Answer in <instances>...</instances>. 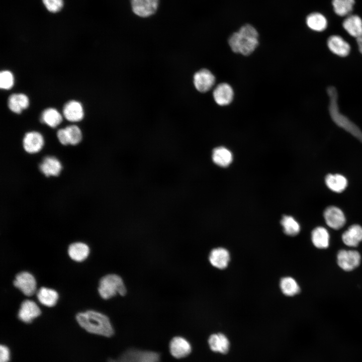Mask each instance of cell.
I'll list each match as a JSON object with an SVG mask.
<instances>
[{
    "label": "cell",
    "instance_id": "cell-4",
    "mask_svg": "<svg viewBox=\"0 0 362 362\" xmlns=\"http://www.w3.org/2000/svg\"><path fill=\"white\" fill-rule=\"evenodd\" d=\"M98 292L101 297L107 300L117 294L125 296L127 289L122 278L116 274H108L102 277L99 282Z\"/></svg>",
    "mask_w": 362,
    "mask_h": 362
},
{
    "label": "cell",
    "instance_id": "cell-25",
    "mask_svg": "<svg viewBox=\"0 0 362 362\" xmlns=\"http://www.w3.org/2000/svg\"><path fill=\"white\" fill-rule=\"evenodd\" d=\"M212 159L217 165L226 167L232 162V154L230 151L225 147H218L213 151Z\"/></svg>",
    "mask_w": 362,
    "mask_h": 362
},
{
    "label": "cell",
    "instance_id": "cell-28",
    "mask_svg": "<svg viewBox=\"0 0 362 362\" xmlns=\"http://www.w3.org/2000/svg\"><path fill=\"white\" fill-rule=\"evenodd\" d=\"M331 4L334 13L337 16L345 17L351 14L355 0H332Z\"/></svg>",
    "mask_w": 362,
    "mask_h": 362
},
{
    "label": "cell",
    "instance_id": "cell-35",
    "mask_svg": "<svg viewBox=\"0 0 362 362\" xmlns=\"http://www.w3.org/2000/svg\"><path fill=\"white\" fill-rule=\"evenodd\" d=\"M11 359V352L9 348L5 344L0 346V362H9Z\"/></svg>",
    "mask_w": 362,
    "mask_h": 362
},
{
    "label": "cell",
    "instance_id": "cell-15",
    "mask_svg": "<svg viewBox=\"0 0 362 362\" xmlns=\"http://www.w3.org/2000/svg\"><path fill=\"white\" fill-rule=\"evenodd\" d=\"M213 95L215 102L219 106H224L232 102L234 92L230 84L224 82L219 84L215 87Z\"/></svg>",
    "mask_w": 362,
    "mask_h": 362
},
{
    "label": "cell",
    "instance_id": "cell-10",
    "mask_svg": "<svg viewBox=\"0 0 362 362\" xmlns=\"http://www.w3.org/2000/svg\"><path fill=\"white\" fill-rule=\"evenodd\" d=\"M169 351L175 358H182L187 356L192 351V346L185 338L175 336L172 338L169 345Z\"/></svg>",
    "mask_w": 362,
    "mask_h": 362
},
{
    "label": "cell",
    "instance_id": "cell-27",
    "mask_svg": "<svg viewBox=\"0 0 362 362\" xmlns=\"http://www.w3.org/2000/svg\"><path fill=\"white\" fill-rule=\"evenodd\" d=\"M37 296L42 304L48 307L54 306L58 298V295L55 290L45 287H41L38 290Z\"/></svg>",
    "mask_w": 362,
    "mask_h": 362
},
{
    "label": "cell",
    "instance_id": "cell-14",
    "mask_svg": "<svg viewBox=\"0 0 362 362\" xmlns=\"http://www.w3.org/2000/svg\"><path fill=\"white\" fill-rule=\"evenodd\" d=\"M40 314L41 310L36 304L31 300H26L21 304L18 316L22 322L29 323Z\"/></svg>",
    "mask_w": 362,
    "mask_h": 362
},
{
    "label": "cell",
    "instance_id": "cell-32",
    "mask_svg": "<svg viewBox=\"0 0 362 362\" xmlns=\"http://www.w3.org/2000/svg\"><path fill=\"white\" fill-rule=\"evenodd\" d=\"M69 141V144L75 145L78 144L82 139V133L80 128L74 125L65 128Z\"/></svg>",
    "mask_w": 362,
    "mask_h": 362
},
{
    "label": "cell",
    "instance_id": "cell-26",
    "mask_svg": "<svg viewBox=\"0 0 362 362\" xmlns=\"http://www.w3.org/2000/svg\"><path fill=\"white\" fill-rule=\"evenodd\" d=\"M325 183L332 191L341 193L346 188L347 181L346 178L341 174H329L325 177Z\"/></svg>",
    "mask_w": 362,
    "mask_h": 362
},
{
    "label": "cell",
    "instance_id": "cell-24",
    "mask_svg": "<svg viewBox=\"0 0 362 362\" xmlns=\"http://www.w3.org/2000/svg\"><path fill=\"white\" fill-rule=\"evenodd\" d=\"M88 246L82 242H75L71 244L68 249V252L71 259L76 261H82L88 255Z\"/></svg>",
    "mask_w": 362,
    "mask_h": 362
},
{
    "label": "cell",
    "instance_id": "cell-2",
    "mask_svg": "<svg viewBox=\"0 0 362 362\" xmlns=\"http://www.w3.org/2000/svg\"><path fill=\"white\" fill-rule=\"evenodd\" d=\"M228 44L233 52L249 55L258 45V33L252 25H244L230 36Z\"/></svg>",
    "mask_w": 362,
    "mask_h": 362
},
{
    "label": "cell",
    "instance_id": "cell-21",
    "mask_svg": "<svg viewBox=\"0 0 362 362\" xmlns=\"http://www.w3.org/2000/svg\"><path fill=\"white\" fill-rule=\"evenodd\" d=\"M306 23L309 29L316 32H322L326 29L328 26L327 18L319 12L309 14L306 18Z\"/></svg>",
    "mask_w": 362,
    "mask_h": 362
},
{
    "label": "cell",
    "instance_id": "cell-12",
    "mask_svg": "<svg viewBox=\"0 0 362 362\" xmlns=\"http://www.w3.org/2000/svg\"><path fill=\"white\" fill-rule=\"evenodd\" d=\"M44 140L43 136L36 131L27 133L23 140V146L27 153L33 154L40 151L43 148Z\"/></svg>",
    "mask_w": 362,
    "mask_h": 362
},
{
    "label": "cell",
    "instance_id": "cell-13",
    "mask_svg": "<svg viewBox=\"0 0 362 362\" xmlns=\"http://www.w3.org/2000/svg\"><path fill=\"white\" fill-rule=\"evenodd\" d=\"M327 45L331 52L340 57L347 56L350 51L349 44L338 35L329 36L327 40Z\"/></svg>",
    "mask_w": 362,
    "mask_h": 362
},
{
    "label": "cell",
    "instance_id": "cell-7",
    "mask_svg": "<svg viewBox=\"0 0 362 362\" xmlns=\"http://www.w3.org/2000/svg\"><path fill=\"white\" fill-rule=\"evenodd\" d=\"M337 261L341 268L345 271H351L359 265L360 255L356 250L342 249L337 253Z\"/></svg>",
    "mask_w": 362,
    "mask_h": 362
},
{
    "label": "cell",
    "instance_id": "cell-30",
    "mask_svg": "<svg viewBox=\"0 0 362 362\" xmlns=\"http://www.w3.org/2000/svg\"><path fill=\"white\" fill-rule=\"evenodd\" d=\"M280 286L283 294L288 296H294L300 291L296 281L290 277L283 278L280 281Z\"/></svg>",
    "mask_w": 362,
    "mask_h": 362
},
{
    "label": "cell",
    "instance_id": "cell-29",
    "mask_svg": "<svg viewBox=\"0 0 362 362\" xmlns=\"http://www.w3.org/2000/svg\"><path fill=\"white\" fill-rule=\"evenodd\" d=\"M60 113L54 108H48L42 113L41 121L52 128L57 126L62 121Z\"/></svg>",
    "mask_w": 362,
    "mask_h": 362
},
{
    "label": "cell",
    "instance_id": "cell-8",
    "mask_svg": "<svg viewBox=\"0 0 362 362\" xmlns=\"http://www.w3.org/2000/svg\"><path fill=\"white\" fill-rule=\"evenodd\" d=\"M14 285L27 296L33 295L36 291V282L34 277L29 273L22 272L16 276Z\"/></svg>",
    "mask_w": 362,
    "mask_h": 362
},
{
    "label": "cell",
    "instance_id": "cell-37",
    "mask_svg": "<svg viewBox=\"0 0 362 362\" xmlns=\"http://www.w3.org/2000/svg\"><path fill=\"white\" fill-rule=\"evenodd\" d=\"M356 41L357 44L358 50L362 54V33L356 38Z\"/></svg>",
    "mask_w": 362,
    "mask_h": 362
},
{
    "label": "cell",
    "instance_id": "cell-34",
    "mask_svg": "<svg viewBox=\"0 0 362 362\" xmlns=\"http://www.w3.org/2000/svg\"><path fill=\"white\" fill-rule=\"evenodd\" d=\"M48 11L52 13L59 12L63 7V0H42Z\"/></svg>",
    "mask_w": 362,
    "mask_h": 362
},
{
    "label": "cell",
    "instance_id": "cell-6",
    "mask_svg": "<svg viewBox=\"0 0 362 362\" xmlns=\"http://www.w3.org/2000/svg\"><path fill=\"white\" fill-rule=\"evenodd\" d=\"M207 342L210 349L212 352L221 355L228 353L231 347L229 338L225 334L222 332L211 334Z\"/></svg>",
    "mask_w": 362,
    "mask_h": 362
},
{
    "label": "cell",
    "instance_id": "cell-16",
    "mask_svg": "<svg viewBox=\"0 0 362 362\" xmlns=\"http://www.w3.org/2000/svg\"><path fill=\"white\" fill-rule=\"evenodd\" d=\"M40 171L45 176H58L62 169L60 161L54 156L44 157L39 166Z\"/></svg>",
    "mask_w": 362,
    "mask_h": 362
},
{
    "label": "cell",
    "instance_id": "cell-5",
    "mask_svg": "<svg viewBox=\"0 0 362 362\" xmlns=\"http://www.w3.org/2000/svg\"><path fill=\"white\" fill-rule=\"evenodd\" d=\"M159 0H130L133 13L141 18H148L157 11Z\"/></svg>",
    "mask_w": 362,
    "mask_h": 362
},
{
    "label": "cell",
    "instance_id": "cell-1",
    "mask_svg": "<svg viewBox=\"0 0 362 362\" xmlns=\"http://www.w3.org/2000/svg\"><path fill=\"white\" fill-rule=\"evenodd\" d=\"M76 319L80 326L90 333L107 337L114 333L108 317L100 312L88 310L79 313Z\"/></svg>",
    "mask_w": 362,
    "mask_h": 362
},
{
    "label": "cell",
    "instance_id": "cell-33",
    "mask_svg": "<svg viewBox=\"0 0 362 362\" xmlns=\"http://www.w3.org/2000/svg\"><path fill=\"white\" fill-rule=\"evenodd\" d=\"M14 83V76L11 72L8 70H4L1 72L0 87L2 89H10L13 86Z\"/></svg>",
    "mask_w": 362,
    "mask_h": 362
},
{
    "label": "cell",
    "instance_id": "cell-36",
    "mask_svg": "<svg viewBox=\"0 0 362 362\" xmlns=\"http://www.w3.org/2000/svg\"><path fill=\"white\" fill-rule=\"evenodd\" d=\"M57 136L59 141L62 145L69 144V138L65 128L59 129L57 132Z\"/></svg>",
    "mask_w": 362,
    "mask_h": 362
},
{
    "label": "cell",
    "instance_id": "cell-17",
    "mask_svg": "<svg viewBox=\"0 0 362 362\" xmlns=\"http://www.w3.org/2000/svg\"><path fill=\"white\" fill-rule=\"evenodd\" d=\"M209 259L213 266L219 269H224L228 266L230 260V254L224 248H215L211 251Z\"/></svg>",
    "mask_w": 362,
    "mask_h": 362
},
{
    "label": "cell",
    "instance_id": "cell-3",
    "mask_svg": "<svg viewBox=\"0 0 362 362\" xmlns=\"http://www.w3.org/2000/svg\"><path fill=\"white\" fill-rule=\"evenodd\" d=\"M327 93L329 98V112L333 121L362 142V131L356 124L339 111L337 103L338 93L336 88L333 86H328L327 88Z\"/></svg>",
    "mask_w": 362,
    "mask_h": 362
},
{
    "label": "cell",
    "instance_id": "cell-23",
    "mask_svg": "<svg viewBox=\"0 0 362 362\" xmlns=\"http://www.w3.org/2000/svg\"><path fill=\"white\" fill-rule=\"evenodd\" d=\"M329 234L323 227H317L311 233V240L313 245L319 249H325L329 246Z\"/></svg>",
    "mask_w": 362,
    "mask_h": 362
},
{
    "label": "cell",
    "instance_id": "cell-31",
    "mask_svg": "<svg viewBox=\"0 0 362 362\" xmlns=\"http://www.w3.org/2000/svg\"><path fill=\"white\" fill-rule=\"evenodd\" d=\"M281 224L283 227L284 232L288 235L295 236L300 232L299 224L291 216H283L281 220Z\"/></svg>",
    "mask_w": 362,
    "mask_h": 362
},
{
    "label": "cell",
    "instance_id": "cell-11",
    "mask_svg": "<svg viewBox=\"0 0 362 362\" xmlns=\"http://www.w3.org/2000/svg\"><path fill=\"white\" fill-rule=\"evenodd\" d=\"M324 217L327 225L334 229H340L345 223L343 213L335 206L327 207L324 212Z\"/></svg>",
    "mask_w": 362,
    "mask_h": 362
},
{
    "label": "cell",
    "instance_id": "cell-22",
    "mask_svg": "<svg viewBox=\"0 0 362 362\" xmlns=\"http://www.w3.org/2000/svg\"><path fill=\"white\" fill-rule=\"evenodd\" d=\"M29 105L28 97L23 94H14L8 99V106L13 112L20 114L22 110L27 109Z\"/></svg>",
    "mask_w": 362,
    "mask_h": 362
},
{
    "label": "cell",
    "instance_id": "cell-19",
    "mask_svg": "<svg viewBox=\"0 0 362 362\" xmlns=\"http://www.w3.org/2000/svg\"><path fill=\"white\" fill-rule=\"evenodd\" d=\"M63 114L64 117L71 122L81 120L84 116V111L81 104L76 101H70L64 106Z\"/></svg>",
    "mask_w": 362,
    "mask_h": 362
},
{
    "label": "cell",
    "instance_id": "cell-9",
    "mask_svg": "<svg viewBox=\"0 0 362 362\" xmlns=\"http://www.w3.org/2000/svg\"><path fill=\"white\" fill-rule=\"evenodd\" d=\"M215 82V76L207 69L200 70L196 72L194 76V85L196 88L201 93L209 90L214 85Z\"/></svg>",
    "mask_w": 362,
    "mask_h": 362
},
{
    "label": "cell",
    "instance_id": "cell-20",
    "mask_svg": "<svg viewBox=\"0 0 362 362\" xmlns=\"http://www.w3.org/2000/svg\"><path fill=\"white\" fill-rule=\"evenodd\" d=\"M342 239L348 246H357L362 241V227L357 224L352 225L343 233Z\"/></svg>",
    "mask_w": 362,
    "mask_h": 362
},
{
    "label": "cell",
    "instance_id": "cell-18",
    "mask_svg": "<svg viewBox=\"0 0 362 362\" xmlns=\"http://www.w3.org/2000/svg\"><path fill=\"white\" fill-rule=\"evenodd\" d=\"M342 25L345 31L355 38L362 33V19L357 15L351 14L347 16Z\"/></svg>",
    "mask_w": 362,
    "mask_h": 362
}]
</instances>
